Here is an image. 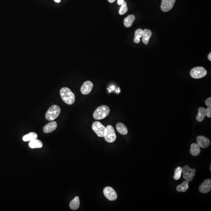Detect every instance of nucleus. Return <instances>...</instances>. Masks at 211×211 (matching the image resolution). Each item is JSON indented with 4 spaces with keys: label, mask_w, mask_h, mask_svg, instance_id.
<instances>
[{
    "label": "nucleus",
    "mask_w": 211,
    "mask_h": 211,
    "mask_svg": "<svg viewBox=\"0 0 211 211\" xmlns=\"http://www.w3.org/2000/svg\"><path fill=\"white\" fill-rule=\"evenodd\" d=\"M60 94L62 100L67 104L71 105L74 103L75 97L74 94L69 88H62L60 90Z\"/></svg>",
    "instance_id": "nucleus-1"
},
{
    "label": "nucleus",
    "mask_w": 211,
    "mask_h": 211,
    "mask_svg": "<svg viewBox=\"0 0 211 211\" xmlns=\"http://www.w3.org/2000/svg\"><path fill=\"white\" fill-rule=\"evenodd\" d=\"M110 109L108 106L102 105L98 107L93 113L94 119L97 120L104 119L109 115Z\"/></svg>",
    "instance_id": "nucleus-2"
},
{
    "label": "nucleus",
    "mask_w": 211,
    "mask_h": 211,
    "mask_svg": "<svg viewBox=\"0 0 211 211\" xmlns=\"http://www.w3.org/2000/svg\"><path fill=\"white\" fill-rule=\"evenodd\" d=\"M61 109L58 106L54 105L52 106L45 114V118L49 121H53L56 119L60 115Z\"/></svg>",
    "instance_id": "nucleus-3"
},
{
    "label": "nucleus",
    "mask_w": 211,
    "mask_h": 211,
    "mask_svg": "<svg viewBox=\"0 0 211 211\" xmlns=\"http://www.w3.org/2000/svg\"><path fill=\"white\" fill-rule=\"evenodd\" d=\"M104 137L106 141L109 143H112L116 139L115 131L111 125H108L106 127Z\"/></svg>",
    "instance_id": "nucleus-4"
},
{
    "label": "nucleus",
    "mask_w": 211,
    "mask_h": 211,
    "mask_svg": "<svg viewBox=\"0 0 211 211\" xmlns=\"http://www.w3.org/2000/svg\"><path fill=\"white\" fill-rule=\"evenodd\" d=\"M207 74V71L202 67H196L190 71L191 77L194 79H199L203 78Z\"/></svg>",
    "instance_id": "nucleus-5"
},
{
    "label": "nucleus",
    "mask_w": 211,
    "mask_h": 211,
    "mask_svg": "<svg viewBox=\"0 0 211 211\" xmlns=\"http://www.w3.org/2000/svg\"><path fill=\"white\" fill-rule=\"evenodd\" d=\"M92 128L99 137H104L106 127L101 123L98 121L95 122L92 124Z\"/></svg>",
    "instance_id": "nucleus-6"
},
{
    "label": "nucleus",
    "mask_w": 211,
    "mask_h": 211,
    "mask_svg": "<svg viewBox=\"0 0 211 211\" xmlns=\"http://www.w3.org/2000/svg\"><path fill=\"white\" fill-rule=\"evenodd\" d=\"M104 194L109 201H115L116 200L117 195L115 190L110 187H107L103 190Z\"/></svg>",
    "instance_id": "nucleus-7"
},
{
    "label": "nucleus",
    "mask_w": 211,
    "mask_h": 211,
    "mask_svg": "<svg viewBox=\"0 0 211 211\" xmlns=\"http://www.w3.org/2000/svg\"><path fill=\"white\" fill-rule=\"evenodd\" d=\"M176 0H162L161 8L162 11L167 12L171 10L174 6Z\"/></svg>",
    "instance_id": "nucleus-8"
},
{
    "label": "nucleus",
    "mask_w": 211,
    "mask_h": 211,
    "mask_svg": "<svg viewBox=\"0 0 211 211\" xmlns=\"http://www.w3.org/2000/svg\"><path fill=\"white\" fill-rule=\"evenodd\" d=\"M94 85L93 83L90 81L84 82L81 88V91L84 95L89 94L92 90Z\"/></svg>",
    "instance_id": "nucleus-9"
},
{
    "label": "nucleus",
    "mask_w": 211,
    "mask_h": 211,
    "mask_svg": "<svg viewBox=\"0 0 211 211\" xmlns=\"http://www.w3.org/2000/svg\"><path fill=\"white\" fill-rule=\"evenodd\" d=\"M211 189V180L208 179H206L200 186L199 191L203 194L207 193L210 192Z\"/></svg>",
    "instance_id": "nucleus-10"
},
{
    "label": "nucleus",
    "mask_w": 211,
    "mask_h": 211,
    "mask_svg": "<svg viewBox=\"0 0 211 211\" xmlns=\"http://www.w3.org/2000/svg\"><path fill=\"white\" fill-rule=\"evenodd\" d=\"M197 143L200 147L202 148H206L209 146L210 145V141L206 137L200 136L197 137Z\"/></svg>",
    "instance_id": "nucleus-11"
},
{
    "label": "nucleus",
    "mask_w": 211,
    "mask_h": 211,
    "mask_svg": "<svg viewBox=\"0 0 211 211\" xmlns=\"http://www.w3.org/2000/svg\"><path fill=\"white\" fill-rule=\"evenodd\" d=\"M57 127V124L55 121L51 122L46 125L43 128L45 133H48L53 132L56 130Z\"/></svg>",
    "instance_id": "nucleus-12"
},
{
    "label": "nucleus",
    "mask_w": 211,
    "mask_h": 211,
    "mask_svg": "<svg viewBox=\"0 0 211 211\" xmlns=\"http://www.w3.org/2000/svg\"><path fill=\"white\" fill-rule=\"evenodd\" d=\"M152 33L150 30L145 29L143 31V38H142V41L143 43L145 45L148 44L149 42V39L151 37Z\"/></svg>",
    "instance_id": "nucleus-13"
},
{
    "label": "nucleus",
    "mask_w": 211,
    "mask_h": 211,
    "mask_svg": "<svg viewBox=\"0 0 211 211\" xmlns=\"http://www.w3.org/2000/svg\"><path fill=\"white\" fill-rule=\"evenodd\" d=\"M207 115L206 109L203 108H199L198 109V113L196 117V120L199 122H201L204 119L205 117Z\"/></svg>",
    "instance_id": "nucleus-14"
},
{
    "label": "nucleus",
    "mask_w": 211,
    "mask_h": 211,
    "mask_svg": "<svg viewBox=\"0 0 211 211\" xmlns=\"http://www.w3.org/2000/svg\"><path fill=\"white\" fill-rule=\"evenodd\" d=\"M190 153L194 156H197L201 152V149L198 145L193 143L191 145L190 150Z\"/></svg>",
    "instance_id": "nucleus-15"
},
{
    "label": "nucleus",
    "mask_w": 211,
    "mask_h": 211,
    "mask_svg": "<svg viewBox=\"0 0 211 211\" xmlns=\"http://www.w3.org/2000/svg\"><path fill=\"white\" fill-rule=\"evenodd\" d=\"M116 129L117 131L120 134L126 135L128 133L127 129L126 127L122 123L119 122L117 124Z\"/></svg>",
    "instance_id": "nucleus-16"
},
{
    "label": "nucleus",
    "mask_w": 211,
    "mask_h": 211,
    "mask_svg": "<svg viewBox=\"0 0 211 211\" xmlns=\"http://www.w3.org/2000/svg\"><path fill=\"white\" fill-rule=\"evenodd\" d=\"M29 146L31 149L41 148L43 147V143L40 140L37 139L30 141L29 143Z\"/></svg>",
    "instance_id": "nucleus-17"
},
{
    "label": "nucleus",
    "mask_w": 211,
    "mask_h": 211,
    "mask_svg": "<svg viewBox=\"0 0 211 211\" xmlns=\"http://www.w3.org/2000/svg\"><path fill=\"white\" fill-rule=\"evenodd\" d=\"M80 205V201L78 196L76 197L71 201L70 203V207L72 210H76L79 208Z\"/></svg>",
    "instance_id": "nucleus-18"
},
{
    "label": "nucleus",
    "mask_w": 211,
    "mask_h": 211,
    "mask_svg": "<svg viewBox=\"0 0 211 211\" xmlns=\"http://www.w3.org/2000/svg\"><path fill=\"white\" fill-rule=\"evenodd\" d=\"M37 137L38 135L37 133L34 132H31L24 136L23 137L22 140L24 142H30L34 140L37 139Z\"/></svg>",
    "instance_id": "nucleus-19"
},
{
    "label": "nucleus",
    "mask_w": 211,
    "mask_h": 211,
    "mask_svg": "<svg viewBox=\"0 0 211 211\" xmlns=\"http://www.w3.org/2000/svg\"><path fill=\"white\" fill-rule=\"evenodd\" d=\"M135 17L133 14H130L124 20V25L127 27H130L132 26L133 23L134 21Z\"/></svg>",
    "instance_id": "nucleus-20"
},
{
    "label": "nucleus",
    "mask_w": 211,
    "mask_h": 211,
    "mask_svg": "<svg viewBox=\"0 0 211 211\" xmlns=\"http://www.w3.org/2000/svg\"><path fill=\"white\" fill-rule=\"evenodd\" d=\"M196 172V170L195 169H191L189 173L183 175V178L187 181H191L193 180V177L195 176Z\"/></svg>",
    "instance_id": "nucleus-21"
},
{
    "label": "nucleus",
    "mask_w": 211,
    "mask_h": 211,
    "mask_svg": "<svg viewBox=\"0 0 211 211\" xmlns=\"http://www.w3.org/2000/svg\"><path fill=\"white\" fill-rule=\"evenodd\" d=\"M143 31L142 29H139L136 30L135 32L134 42L136 43H139L140 38L143 36Z\"/></svg>",
    "instance_id": "nucleus-22"
},
{
    "label": "nucleus",
    "mask_w": 211,
    "mask_h": 211,
    "mask_svg": "<svg viewBox=\"0 0 211 211\" xmlns=\"http://www.w3.org/2000/svg\"><path fill=\"white\" fill-rule=\"evenodd\" d=\"M189 189V183L188 181H184L181 184L177 187V191L179 192H185Z\"/></svg>",
    "instance_id": "nucleus-23"
},
{
    "label": "nucleus",
    "mask_w": 211,
    "mask_h": 211,
    "mask_svg": "<svg viewBox=\"0 0 211 211\" xmlns=\"http://www.w3.org/2000/svg\"><path fill=\"white\" fill-rule=\"evenodd\" d=\"M182 171V169L181 167H179L176 168L175 170L174 175V178L175 180H178L180 179L181 177V175Z\"/></svg>",
    "instance_id": "nucleus-24"
},
{
    "label": "nucleus",
    "mask_w": 211,
    "mask_h": 211,
    "mask_svg": "<svg viewBox=\"0 0 211 211\" xmlns=\"http://www.w3.org/2000/svg\"><path fill=\"white\" fill-rule=\"evenodd\" d=\"M121 5V7H120V9H119V14L120 15H123V14H126L127 11V4L126 2L124 1L123 3Z\"/></svg>",
    "instance_id": "nucleus-25"
},
{
    "label": "nucleus",
    "mask_w": 211,
    "mask_h": 211,
    "mask_svg": "<svg viewBox=\"0 0 211 211\" xmlns=\"http://www.w3.org/2000/svg\"><path fill=\"white\" fill-rule=\"evenodd\" d=\"M190 169H190L189 166H186L183 167L182 172H183V174H187L189 173L190 172Z\"/></svg>",
    "instance_id": "nucleus-26"
},
{
    "label": "nucleus",
    "mask_w": 211,
    "mask_h": 211,
    "mask_svg": "<svg viewBox=\"0 0 211 211\" xmlns=\"http://www.w3.org/2000/svg\"><path fill=\"white\" fill-rule=\"evenodd\" d=\"M207 112V116L208 117H211V107H209L206 109Z\"/></svg>",
    "instance_id": "nucleus-27"
},
{
    "label": "nucleus",
    "mask_w": 211,
    "mask_h": 211,
    "mask_svg": "<svg viewBox=\"0 0 211 211\" xmlns=\"http://www.w3.org/2000/svg\"><path fill=\"white\" fill-rule=\"evenodd\" d=\"M206 104L207 106H208L209 107H211V98L210 97V98L207 99L205 101Z\"/></svg>",
    "instance_id": "nucleus-28"
},
{
    "label": "nucleus",
    "mask_w": 211,
    "mask_h": 211,
    "mask_svg": "<svg viewBox=\"0 0 211 211\" xmlns=\"http://www.w3.org/2000/svg\"><path fill=\"white\" fill-rule=\"evenodd\" d=\"M124 1H125V0H118V4L119 5H121L123 3Z\"/></svg>",
    "instance_id": "nucleus-29"
},
{
    "label": "nucleus",
    "mask_w": 211,
    "mask_h": 211,
    "mask_svg": "<svg viewBox=\"0 0 211 211\" xmlns=\"http://www.w3.org/2000/svg\"><path fill=\"white\" fill-rule=\"evenodd\" d=\"M208 58L209 59L210 61H211V53H210L209 55L208 56Z\"/></svg>",
    "instance_id": "nucleus-30"
},
{
    "label": "nucleus",
    "mask_w": 211,
    "mask_h": 211,
    "mask_svg": "<svg viewBox=\"0 0 211 211\" xmlns=\"http://www.w3.org/2000/svg\"><path fill=\"white\" fill-rule=\"evenodd\" d=\"M115 1V0H108V2H110V3H113V2H114Z\"/></svg>",
    "instance_id": "nucleus-31"
},
{
    "label": "nucleus",
    "mask_w": 211,
    "mask_h": 211,
    "mask_svg": "<svg viewBox=\"0 0 211 211\" xmlns=\"http://www.w3.org/2000/svg\"><path fill=\"white\" fill-rule=\"evenodd\" d=\"M56 3H60L61 2V0H54Z\"/></svg>",
    "instance_id": "nucleus-32"
}]
</instances>
